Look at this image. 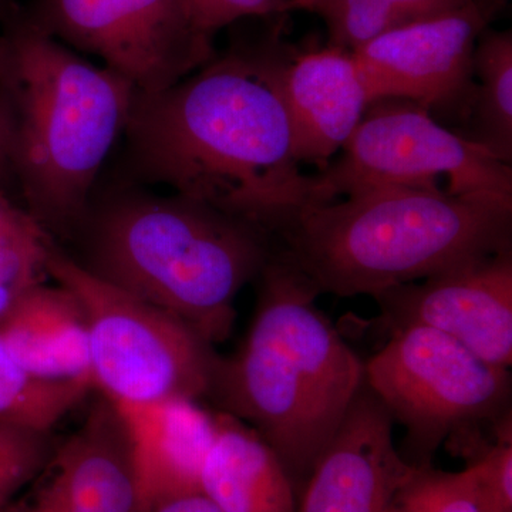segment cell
Returning a JSON list of instances; mask_svg holds the SVG:
<instances>
[{"label":"cell","mask_w":512,"mask_h":512,"mask_svg":"<svg viewBox=\"0 0 512 512\" xmlns=\"http://www.w3.org/2000/svg\"><path fill=\"white\" fill-rule=\"evenodd\" d=\"M439 177H447L448 194L512 197L511 165L416 101L382 97L369 104L338 160L311 175L312 204L382 185L439 187Z\"/></svg>","instance_id":"ba28073f"},{"label":"cell","mask_w":512,"mask_h":512,"mask_svg":"<svg viewBox=\"0 0 512 512\" xmlns=\"http://www.w3.org/2000/svg\"><path fill=\"white\" fill-rule=\"evenodd\" d=\"M5 18L0 5V183L5 181L12 173V161H10V150H12V113H10V97L8 87V76L5 66ZM2 190V187H0ZM3 191V190H2Z\"/></svg>","instance_id":"d4e9b609"},{"label":"cell","mask_w":512,"mask_h":512,"mask_svg":"<svg viewBox=\"0 0 512 512\" xmlns=\"http://www.w3.org/2000/svg\"><path fill=\"white\" fill-rule=\"evenodd\" d=\"M120 407L133 433L144 510L167 498L201 493V468L214 437V416L185 399Z\"/></svg>","instance_id":"9a60e30c"},{"label":"cell","mask_w":512,"mask_h":512,"mask_svg":"<svg viewBox=\"0 0 512 512\" xmlns=\"http://www.w3.org/2000/svg\"><path fill=\"white\" fill-rule=\"evenodd\" d=\"M481 487V484H480ZM481 512H510L507 510H504L503 507H501L500 504L495 503L494 500H491L488 495H485L483 493V490H481Z\"/></svg>","instance_id":"f546056e"},{"label":"cell","mask_w":512,"mask_h":512,"mask_svg":"<svg viewBox=\"0 0 512 512\" xmlns=\"http://www.w3.org/2000/svg\"><path fill=\"white\" fill-rule=\"evenodd\" d=\"M46 271L82 305L101 394L126 407L207 397L220 356L187 323L90 274L53 241Z\"/></svg>","instance_id":"8992f818"},{"label":"cell","mask_w":512,"mask_h":512,"mask_svg":"<svg viewBox=\"0 0 512 512\" xmlns=\"http://www.w3.org/2000/svg\"><path fill=\"white\" fill-rule=\"evenodd\" d=\"M147 512H221L204 494L178 495L148 508Z\"/></svg>","instance_id":"83f0119b"},{"label":"cell","mask_w":512,"mask_h":512,"mask_svg":"<svg viewBox=\"0 0 512 512\" xmlns=\"http://www.w3.org/2000/svg\"><path fill=\"white\" fill-rule=\"evenodd\" d=\"M305 205L272 231L319 293L375 296L512 248V197L382 185Z\"/></svg>","instance_id":"7a4b0ae2"},{"label":"cell","mask_w":512,"mask_h":512,"mask_svg":"<svg viewBox=\"0 0 512 512\" xmlns=\"http://www.w3.org/2000/svg\"><path fill=\"white\" fill-rule=\"evenodd\" d=\"M53 451L50 431L0 423V512L23 485L45 470Z\"/></svg>","instance_id":"7402d4cb"},{"label":"cell","mask_w":512,"mask_h":512,"mask_svg":"<svg viewBox=\"0 0 512 512\" xmlns=\"http://www.w3.org/2000/svg\"><path fill=\"white\" fill-rule=\"evenodd\" d=\"M93 387L92 380H46L32 375L0 340V423L50 431Z\"/></svg>","instance_id":"d6986e66"},{"label":"cell","mask_w":512,"mask_h":512,"mask_svg":"<svg viewBox=\"0 0 512 512\" xmlns=\"http://www.w3.org/2000/svg\"><path fill=\"white\" fill-rule=\"evenodd\" d=\"M393 512H481L480 467L468 463L458 473L416 467Z\"/></svg>","instance_id":"ffe728a7"},{"label":"cell","mask_w":512,"mask_h":512,"mask_svg":"<svg viewBox=\"0 0 512 512\" xmlns=\"http://www.w3.org/2000/svg\"><path fill=\"white\" fill-rule=\"evenodd\" d=\"M194 25L212 37L245 19L272 18L298 10L293 0H185Z\"/></svg>","instance_id":"cb8c5ba5"},{"label":"cell","mask_w":512,"mask_h":512,"mask_svg":"<svg viewBox=\"0 0 512 512\" xmlns=\"http://www.w3.org/2000/svg\"><path fill=\"white\" fill-rule=\"evenodd\" d=\"M20 512H80L73 508L64 507V505L52 503L46 498L40 497L39 494L33 495L32 501L26 505L25 510Z\"/></svg>","instance_id":"f1b7e54d"},{"label":"cell","mask_w":512,"mask_h":512,"mask_svg":"<svg viewBox=\"0 0 512 512\" xmlns=\"http://www.w3.org/2000/svg\"><path fill=\"white\" fill-rule=\"evenodd\" d=\"M409 23L436 18L466 6L470 0H387Z\"/></svg>","instance_id":"4316f807"},{"label":"cell","mask_w":512,"mask_h":512,"mask_svg":"<svg viewBox=\"0 0 512 512\" xmlns=\"http://www.w3.org/2000/svg\"><path fill=\"white\" fill-rule=\"evenodd\" d=\"M45 470L36 494L52 503L80 512H146L130 423L104 394Z\"/></svg>","instance_id":"4fadbf2b"},{"label":"cell","mask_w":512,"mask_h":512,"mask_svg":"<svg viewBox=\"0 0 512 512\" xmlns=\"http://www.w3.org/2000/svg\"><path fill=\"white\" fill-rule=\"evenodd\" d=\"M251 329L221 357L207 399L264 439L292 478H308L365 384V363L316 306L318 289L276 245Z\"/></svg>","instance_id":"3957f363"},{"label":"cell","mask_w":512,"mask_h":512,"mask_svg":"<svg viewBox=\"0 0 512 512\" xmlns=\"http://www.w3.org/2000/svg\"><path fill=\"white\" fill-rule=\"evenodd\" d=\"M306 10L328 29V46L355 52L390 30L409 25L387 0H311Z\"/></svg>","instance_id":"44dd1931"},{"label":"cell","mask_w":512,"mask_h":512,"mask_svg":"<svg viewBox=\"0 0 512 512\" xmlns=\"http://www.w3.org/2000/svg\"><path fill=\"white\" fill-rule=\"evenodd\" d=\"M474 93L461 136L512 163V32L488 28L473 60Z\"/></svg>","instance_id":"ac0fdd59"},{"label":"cell","mask_w":512,"mask_h":512,"mask_svg":"<svg viewBox=\"0 0 512 512\" xmlns=\"http://www.w3.org/2000/svg\"><path fill=\"white\" fill-rule=\"evenodd\" d=\"M33 25L156 93L217 55L214 39L192 22L185 0H37Z\"/></svg>","instance_id":"9c48e42d"},{"label":"cell","mask_w":512,"mask_h":512,"mask_svg":"<svg viewBox=\"0 0 512 512\" xmlns=\"http://www.w3.org/2000/svg\"><path fill=\"white\" fill-rule=\"evenodd\" d=\"M367 387L406 427V461L430 466L446 440L511 417V373L437 330L410 326L365 363Z\"/></svg>","instance_id":"52a82bcc"},{"label":"cell","mask_w":512,"mask_h":512,"mask_svg":"<svg viewBox=\"0 0 512 512\" xmlns=\"http://www.w3.org/2000/svg\"><path fill=\"white\" fill-rule=\"evenodd\" d=\"M390 333L423 326L491 365H512V248L373 296Z\"/></svg>","instance_id":"8fae6325"},{"label":"cell","mask_w":512,"mask_h":512,"mask_svg":"<svg viewBox=\"0 0 512 512\" xmlns=\"http://www.w3.org/2000/svg\"><path fill=\"white\" fill-rule=\"evenodd\" d=\"M5 66L12 173L30 217L49 235L70 237L123 136L137 90L30 20L6 29Z\"/></svg>","instance_id":"5b68a950"},{"label":"cell","mask_w":512,"mask_h":512,"mask_svg":"<svg viewBox=\"0 0 512 512\" xmlns=\"http://www.w3.org/2000/svg\"><path fill=\"white\" fill-rule=\"evenodd\" d=\"M291 47L275 30L229 46L168 89L136 92L123 133L133 177L271 235L312 204L282 90Z\"/></svg>","instance_id":"6da1fadb"},{"label":"cell","mask_w":512,"mask_h":512,"mask_svg":"<svg viewBox=\"0 0 512 512\" xmlns=\"http://www.w3.org/2000/svg\"><path fill=\"white\" fill-rule=\"evenodd\" d=\"M39 234L47 232L0 190V242Z\"/></svg>","instance_id":"484cf974"},{"label":"cell","mask_w":512,"mask_h":512,"mask_svg":"<svg viewBox=\"0 0 512 512\" xmlns=\"http://www.w3.org/2000/svg\"><path fill=\"white\" fill-rule=\"evenodd\" d=\"M505 0H470L463 8L390 30L355 50L372 100L416 101L431 116L466 126L474 93V50Z\"/></svg>","instance_id":"30bf717a"},{"label":"cell","mask_w":512,"mask_h":512,"mask_svg":"<svg viewBox=\"0 0 512 512\" xmlns=\"http://www.w3.org/2000/svg\"><path fill=\"white\" fill-rule=\"evenodd\" d=\"M282 90L296 158L319 171L342 150L373 101L353 53L328 45L291 47L282 70Z\"/></svg>","instance_id":"5bb4252c"},{"label":"cell","mask_w":512,"mask_h":512,"mask_svg":"<svg viewBox=\"0 0 512 512\" xmlns=\"http://www.w3.org/2000/svg\"><path fill=\"white\" fill-rule=\"evenodd\" d=\"M90 274L183 320L212 346L234 328V303L271 258L265 229L180 194L141 188L89 205L70 237Z\"/></svg>","instance_id":"277c9868"},{"label":"cell","mask_w":512,"mask_h":512,"mask_svg":"<svg viewBox=\"0 0 512 512\" xmlns=\"http://www.w3.org/2000/svg\"><path fill=\"white\" fill-rule=\"evenodd\" d=\"M0 340L29 373L46 380H92L89 329L69 289L40 282L0 318Z\"/></svg>","instance_id":"2e32d148"},{"label":"cell","mask_w":512,"mask_h":512,"mask_svg":"<svg viewBox=\"0 0 512 512\" xmlns=\"http://www.w3.org/2000/svg\"><path fill=\"white\" fill-rule=\"evenodd\" d=\"M393 424L365 382L313 466L296 512H393L416 471L394 446Z\"/></svg>","instance_id":"7c38bea8"},{"label":"cell","mask_w":512,"mask_h":512,"mask_svg":"<svg viewBox=\"0 0 512 512\" xmlns=\"http://www.w3.org/2000/svg\"><path fill=\"white\" fill-rule=\"evenodd\" d=\"M200 490L221 512H296L291 477L275 451L227 413L214 414Z\"/></svg>","instance_id":"e0dca14e"},{"label":"cell","mask_w":512,"mask_h":512,"mask_svg":"<svg viewBox=\"0 0 512 512\" xmlns=\"http://www.w3.org/2000/svg\"><path fill=\"white\" fill-rule=\"evenodd\" d=\"M47 234L0 242V318L28 289L47 278Z\"/></svg>","instance_id":"603a6c76"},{"label":"cell","mask_w":512,"mask_h":512,"mask_svg":"<svg viewBox=\"0 0 512 512\" xmlns=\"http://www.w3.org/2000/svg\"><path fill=\"white\" fill-rule=\"evenodd\" d=\"M293 2H296L299 9L306 10V6H308V3L311 2V0H293Z\"/></svg>","instance_id":"4dcf8cb0"}]
</instances>
